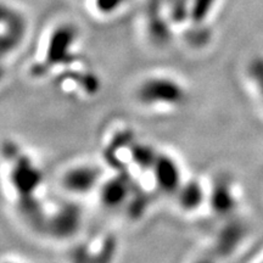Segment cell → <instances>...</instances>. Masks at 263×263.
<instances>
[{"label":"cell","mask_w":263,"mask_h":263,"mask_svg":"<svg viewBox=\"0 0 263 263\" xmlns=\"http://www.w3.org/2000/svg\"><path fill=\"white\" fill-rule=\"evenodd\" d=\"M122 2L123 0H98V9L104 14H110L122 4Z\"/></svg>","instance_id":"5bb4252c"},{"label":"cell","mask_w":263,"mask_h":263,"mask_svg":"<svg viewBox=\"0 0 263 263\" xmlns=\"http://www.w3.org/2000/svg\"><path fill=\"white\" fill-rule=\"evenodd\" d=\"M77 43V31L72 26H60L50 34L45 49V64L57 67L72 60V51Z\"/></svg>","instance_id":"3957f363"},{"label":"cell","mask_w":263,"mask_h":263,"mask_svg":"<svg viewBox=\"0 0 263 263\" xmlns=\"http://www.w3.org/2000/svg\"><path fill=\"white\" fill-rule=\"evenodd\" d=\"M10 182L20 197L35 195L42 183L41 171L27 156H17L12 164Z\"/></svg>","instance_id":"277c9868"},{"label":"cell","mask_w":263,"mask_h":263,"mask_svg":"<svg viewBox=\"0 0 263 263\" xmlns=\"http://www.w3.org/2000/svg\"><path fill=\"white\" fill-rule=\"evenodd\" d=\"M101 174V170L95 164H78L66 171L61 183L66 192L73 195H85L99 185Z\"/></svg>","instance_id":"5b68a950"},{"label":"cell","mask_w":263,"mask_h":263,"mask_svg":"<svg viewBox=\"0 0 263 263\" xmlns=\"http://www.w3.org/2000/svg\"><path fill=\"white\" fill-rule=\"evenodd\" d=\"M25 20L14 11L3 10V33L2 52L3 55L11 54L18 48L26 34Z\"/></svg>","instance_id":"52a82bcc"},{"label":"cell","mask_w":263,"mask_h":263,"mask_svg":"<svg viewBox=\"0 0 263 263\" xmlns=\"http://www.w3.org/2000/svg\"><path fill=\"white\" fill-rule=\"evenodd\" d=\"M209 202L217 215L226 216L234 211L236 199L229 180L222 178L213 183L211 192L209 194Z\"/></svg>","instance_id":"ba28073f"},{"label":"cell","mask_w":263,"mask_h":263,"mask_svg":"<svg viewBox=\"0 0 263 263\" xmlns=\"http://www.w3.org/2000/svg\"><path fill=\"white\" fill-rule=\"evenodd\" d=\"M83 212L73 202L62 203L57 211L48 216L45 230L57 239H68L76 235L82 226Z\"/></svg>","instance_id":"7a4b0ae2"},{"label":"cell","mask_w":263,"mask_h":263,"mask_svg":"<svg viewBox=\"0 0 263 263\" xmlns=\"http://www.w3.org/2000/svg\"><path fill=\"white\" fill-rule=\"evenodd\" d=\"M249 76L263 101V58H256L250 62Z\"/></svg>","instance_id":"4fadbf2b"},{"label":"cell","mask_w":263,"mask_h":263,"mask_svg":"<svg viewBox=\"0 0 263 263\" xmlns=\"http://www.w3.org/2000/svg\"><path fill=\"white\" fill-rule=\"evenodd\" d=\"M179 207L185 212H194L199 210L206 201V193L199 180L193 179L183 183L176 194Z\"/></svg>","instance_id":"30bf717a"},{"label":"cell","mask_w":263,"mask_h":263,"mask_svg":"<svg viewBox=\"0 0 263 263\" xmlns=\"http://www.w3.org/2000/svg\"><path fill=\"white\" fill-rule=\"evenodd\" d=\"M130 185L127 178L117 176L103 184L100 189V200L105 207L116 209L128 201Z\"/></svg>","instance_id":"9c48e42d"},{"label":"cell","mask_w":263,"mask_h":263,"mask_svg":"<svg viewBox=\"0 0 263 263\" xmlns=\"http://www.w3.org/2000/svg\"><path fill=\"white\" fill-rule=\"evenodd\" d=\"M159 154L153 147L144 144H134L130 150V157L139 168L149 170L153 168L154 163Z\"/></svg>","instance_id":"7c38bea8"},{"label":"cell","mask_w":263,"mask_h":263,"mask_svg":"<svg viewBox=\"0 0 263 263\" xmlns=\"http://www.w3.org/2000/svg\"><path fill=\"white\" fill-rule=\"evenodd\" d=\"M151 172L154 174L157 188L168 195L177 194L184 183L179 164L173 157L166 154L157 155Z\"/></svg>","instance_id":"8992f818"},{"label":"cell","mask_w":263,"mask_h":263,"mask_svg":"<svg viewBox=\"0 0 263 263\" xmlns=\"http://www.w3.org/2000/svg\"><path fill=\"white\" fill-rule=\"evenodd\" d=\"M242 239H244V228L240 223H230L223 227L216 239L215 250L217 255H230L238 249Z\"/></svg>","instance_id":"8fae6325"},{"label":"cell","mask_w":263,"mask_h":263,"mask_svg":"<svg viewBox=\"0 0 263 263\" xmlns=\"http://www.w3.org/2000/svg\"><path fill=\"white\" fill-rule=\"evenodd\" d=\"M137 99L145 106H178L185 101L186 91L178 81L156 76L141 82Z\"/></svg>","instance_id":"6da1fadb"}]
</instances>
